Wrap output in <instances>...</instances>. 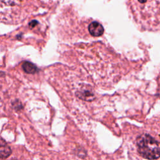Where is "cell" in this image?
<instances>
[{"label":"cell","mask_w":160,"mask_h":160,"mask_svg":"<svg viewBox=\"0 0 160 160\" xmlns=\"http://www.w3.org/2000/svg\"><path fill=\"white\" fill-rule=\"evenodd\" d=\"M125 160H160V118H151L124 134Z\"/></svg>","instance_id":"obj_1"},{"label":"cell","mask_w":160,"mask_h":160,"mask_svg":"<svg viewBox=\"0 0 160 160\" xmlns=\"http://www.w3.org/2000/svg\"><path fill=\"white\" fill-rule=\"evenodd\" d=\"M128 6L141 29L160 31V0H128Z\"/></svg>","instance_id":"obj_2"},{"label":"cell","mask_w":160,"mask_h":160,"mask_svg":"<svg viewBox=\"0 0 160 160\" xmlns=\"http://www.w3.org/2000/svg\"><path fill=\"white\" fill-rule=\"evenodd\" d=\"M35 0H0V21L16 24L32 11Z\"/></svg>","instance_id":"obj_3"},{"label":"cell","mask_w":160,"mask_h":160,"mask_svg":"<svg viewBox=\"0 0 160 160\" xmlns=\"http://www.w3.org/2000/svg\"><path fill=\"white\" fill-rule=\"evenodd\" d=\"M76 96L79 98H80L84 101H92L94 98L92 90L91 88L89 87L88 86H82V88H81L77 91Z\"/></svg>","instance_id":"obj_4"},{"label":"cell","mask_w":160,"mask_h":160,"mask_svg":"<svg viewBox=\"0 0 160 160\" xmlns=\"http://www.w3.org/2000/svg\"><path fill=\"white\" fill-rule=\"evenodd\" d=\"M88 31L92 36L98 37L103 34L104 28L99 22L92 21L88 26Z\"/></svg>","instance_id":"obj_5"},{"label":"cell","mask_w":160,"mask_h":160,"mask_svg":"<svg viewBox=\"0 0 160 160\" xmlns=\"http://www.w3.org/2000/svg\"><path fill=\"white\" fill-rule=\"evenodd\" d=\"M11 149L6 142L0 138V158L6 159L11 154Z\"/></svg>","instance_id":"obj_6"},{"label":"cell","mask_w":160,"mask_h":160,"mask_svg":"<svg viewBox=\"0 0 160 160\" xmlns=\"http://www.w3.org/2000/svg\"><path fill=\"white\" fill-rule=\"evenodd\" d=\"M22 67L24 71L28 74H34L38 71L37 67L30 62H24L22 64Z\"/></svg>","instance_id":"obj_7"},{"label":"cell","mask_w":160,"mask_h":160,"mask_svg":"<svg viewBox=\"0 0 160 160\" xmlns=\"http://www.w3.org/2000/svg\"><path fill=\"white\" fill-rule=\"evenodd\" d=\"M12 106L16 111H19L22 108V104L18 100H16V101H14L12 102Z\"/></svg>","instance_id":"obj_8"}]
</instances>
